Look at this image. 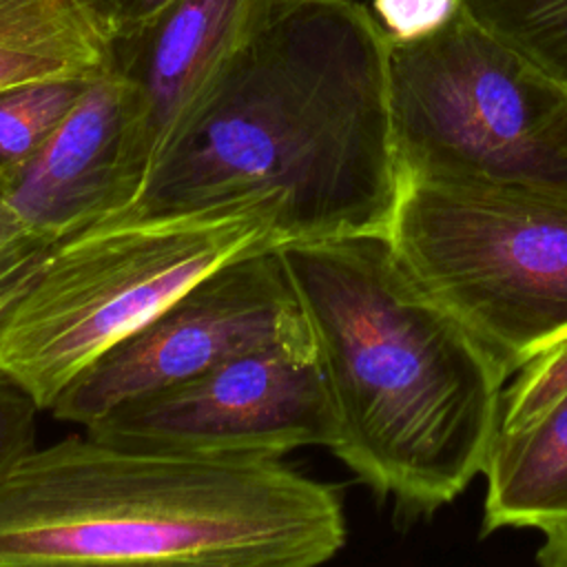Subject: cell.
<instances>
[{
  "label": "cell",
  "mask_w": 567,
  "mask_h": 567,
  "mask_svg": "<svg viewBox=\"0 0 567 567\" xmlns=\"http://www.w3.org/2000/svg\"><path fill=\"white\" fill-rule=\"evenodd\" d=\"M399 195L385 29L359 0H284L124 213L277 197L288 241L388 237Z\"/></svg>",
  "instance_id": "cell-1"
},
{
  "label": "cell",
  "mask_w": 567,
  "mask_h": 567,
  "mask_svg": "<svg viewBox=\"0 0 567 567\" xmlns=\"http://www.w3.org/2000/svg\"><path fill=\"white\" fill-rule=\"evenodd\" d=\"M279 255L334 405L330 452L396 518L452 503L483 474L509 374L388 237L288 241Z\"/></svg>",
  "instance_id": "cell-2"
},
{
  "label": "cell",
  "mask_w": 567,
  "mask_h": 567,
  "mask_svg": "<svg viewBox=\"0 0 567 567\" xmlns=\"http://www.w3.org/2000/svg\"><path fill=\"white\" fill-rule=\"evenodd\" d=\"M346 534L337 487L279 456L144 450L84 432L0 470V567H315Z\"/></svg>",
  "instance_id": "cell-3"
},
{
  "label": "cell",
  "mask_w": 567,
  "mask_h": 567,
  "mask_svg": "<svg viewBox=\"0 0 567 567\" xmlns=\"http://www.w3.org/2000/svg\"><path fill=\"white\" fill-rule=\"evenodd\" d=\"M286 241L277 197L122 213L53 239L0 290V370L49 412L91 363L195 281Z\"/></svg>",
  "instance_id": "cell-4"
},
{
  "label": "cell",
  "mask_w": 567,
  "mask_h": 567,
  "mask_svg": "<svg viewBox=\"0 0 567 567\" xmlns=\"http://www.w3.org/2000/svg\"><path fill=\"white\" fill-rule=\"evenodd\" d=\"M388 84L401 184L567 188V82L456 4L423 33L388 35Z\"/></svg>",
  "instance_id": "cell-5"
},
{
  "label": "cell",
  "mask_w": 567,
  "mask_h": 567,
  "mask_svg": "<svg viewBox=\"0 0 567 567\" xmlns=\"http://www.w3.org/2000/svg\"><path fill=\"white\" fill-rule=\"evenodd\" d=\"M388 241L507 374L567 332V188L403 182Z\"/></svg>",
  "instance_id": "cell-6"
},
{
  "label": "cell",
  "mask_w": 567,
  "mask_h": 567,
  "mask_svg": "<svg viewBox=\"0 0 567 567\" xmlns=\"http://www.w3.org/2000/svg\"><path fill=\"white\" fill-rule=\"evenodd\" d=\"M266 348L317 357L279 248L233 259L195 281L91 363L49 412L84 427L126 399Z\"/></svg>",
  "instance_id": "cell-7"
},
{
  "label": "cell",
  "mask_w": 567,
  "mask_h": 567,
  "mask_svg": "<svg viewBox=\"0 0 567 567\" xmlns=\"http://www.w3.org/2000/svg\"><path fill=\"white\" fill-rule=\"evenodd\" d=\"M84 432L144 450L279 456L332 450L337 414L317 357L281 348L252 350L133 396Z\"/></svg>",
  "instance_id": "cell-8"
},
{
  "label": "cell",
  "mask_w": 567,
  "mask_h": 567,
  "mask_svg": "<svg viewBox=\"0 0 567 567\" xmlns=\"http://www.w3.org/2000/svg\"><path fill=\"white\" fill-rule=\"evenodd\" d=\"M281 2L168 0L133 29L111 38V71L124 84L122 151L128 206L204 91Z\"/></svg>",
  "instance_id": "cell-9"
},
{
  "label": "cell",
  "mask_w": 567,
  "mask_h": 567,
  "mask_svg": "<svg viewBox=\"0 0 567 567\" xmlns=\"http://www.w3.org/2000/svg\"><path fill=\"white\" fill-rule=\"evenodd\" d=\"M124 84L93 78L47 142L0 179L11 210L38 235L60 239L128 206L124 177Z\"/></svg>",
  "instance_id": "cell-10"
},
{
  "label": "cell",
  "mask_w": 567,
  "mask_h": 567,
  "mask_svg": "<svg viewBox=\"0 0 567 567\" xmlns=\"http://www.w3.org/2000/svg\"><path fill=\"white\" fill-rule=\"evenodd\" d=\"M483 474V536L567 520V399L518 430H496Z\"/></svg>",
  "instance_id": "cell-11"
},
{
  "label": "cell",
  "mask_w": 567,
  "mask_h": 567,
  "mask_svg": "<svg viewBox=\"0 0 567 567\" xmlns=\"http://www.w3.org/2000/svg\"><path fill=\"white\" fill-rule=\"evenodd\" d=\"M109 69L111 33L84 0H0V91Z\"/></svg>",
  "instance_id": "cell-12"
},
{
  "label": "cell",
  "mask_w": 567,
  "mask_h": 567,
  "mask_svg": "<svg viewBox=\"0 0 567 567\" xmlns=\"http://www.w3.org/2000/svg\"><path fill=\"white\" fill-rule=\"evenodd\" d=\"M492 35L567 82V0H454Z\"/></svg>",
  "instance_id": "cell-13"
},
{
  "label": "cell",
  "mask_w": 567,
  "mask_h": 567,
  "mask_svg": "<svg viewBox=\"0 0 567 567\" xmlns=\"http://www.w3.org/2000/svg\"><path fill=\"white\" fill-rule=\"evenodd\" d=\"M91 80L53 78L0 91V179L18 171L47 142Z\"/></svg>",
  "instance_id": "cell-14"
},
{
  "label": "cell",
  "mask_w": 567,
  "mask_h": 567,
  "mask_svg": "<svg viewBox=\"0 0 567 567\" xmlns=\"http://www.w3.org/2000/svg\"><path fill=\"white\" fill-rule=\"evenodd\" d=\"M503 390L498 430H518L567 399V332L534 352Z\"/></svg>",
  "instance_id": "cell-15"
},
{
  "label": "cell",
  "mask_w": 567,
  "mask_h": 567,
  "mask_svg": "<svg viewBox=\"0 0 567 567\" xmlns=\"http://www.w3.org/2000/svg\"><path fill=\"white\" fill-rule=\"evenodd\" d=\"M35 399L0 370V470L35 445Z\"/></svg>",
  "instance_id": "cell-16"
},
{
  "label": "cell",
  "mask_w": 567,
  "mask_h": 567,
  "mask_svg": "<svg viewBox=\"0 0 567 567\" xmlns=\"http://www.w3.org/2000/svg\"><path fill=\"white\" fill-rule=\"evenodd\" d=\"M454 0H372V13L390 38H410L445 20Z\"/></svg>",
  "instance_id": "cell-17"
},
{
  "label": "cell",
  "mask_w": 567,
  "mask_h": 567,
  "mask_svg": "<svg viewBox=\"0 0 567 567\" xmlns=\"http://www.w3.org/2000/svg\"><path fill=\"white\" fill-rule=\"evenodd\" d=\"M49 241L33 233L7 204L0 186V290L9 284L11 277L27 266V261L40 252Z\"/></svg>",
  "instance_id": "cell-18"
},
{
  "label": "cell",
  "mask_w": 567,
  "mask_h": 567,
  "mask_svg": "<svg viewBox=\"0 0 567 567\" xmlns=\"http://www.w3.org/2000/svg\"><path fill=\"white\" fill-rule=\"evenodd\" d=\"M93 16L113 35L133 29L155 11H159L168 0H84Z\"/></svg>",
  "instance_id": "cell-19"
},
{
  "label": "cell",
  "mask_w": 567,
  "mask_h": 567,
  "mask_svg": "<svg viewBox=\"0 0 567 567\" xmlns=\"http://www.w3.org/2000/svg\"><path fill=\"white\" fill-rule=\"evenodd\" d=\"M543 532V543L536 551V560L545 567H567V520L554 523Z\"/></svg>",
  "instance_id": "cell-20"
}]
</instances>
